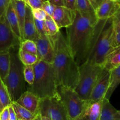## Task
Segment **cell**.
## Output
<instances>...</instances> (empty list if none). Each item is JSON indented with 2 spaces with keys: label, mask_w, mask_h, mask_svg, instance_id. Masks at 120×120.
<instances>
[{
  "label": "cell",
  "mask_w": 120,
  "mask_h": 120,
  "mask_svg": "<svg viewBox=\"0 0 120 120\" xmlns=\"http://www.w3.org/2000/svg\"><path fill=\"white\" fill-rule=\"evenodd\" d=\"M32 9V8H31ZM33 16L35 19L40 21H44L47 16V14L42 8L32 9Z\"/></svg>",
  "instance_id": "cell-31"
},
{
  "label": "cell",
  "mask_w": 120,
  "mask_h": 120,
  "mask_svg": "<svg viewBox=\"0 0 120 120\" xmlns=\"http://www.w3.org/2000/svg\"><path fill=\"white\" fill-rule=\"evenodd\" d=\"M76 10L82 12H95V10L89 0H77Z\"/></svg>",
  "instance_id": "cell-28"
},
{
  "label": "cell",
  "mask_w": 120,
  "mask_h": 120,
  "mask_svg": "<svg viewBox=\"0 0 120 120\" xmlns=\"http://www.w3.org/2000/svg\"><path fill=\"white\" fill-rule=\"evenodd\" d=\"M103 100L93 101L89 100L86 108L82 116L79 119L81 120H100Z\"/></svg>",
  "instance_id": "cell-16"
},
{
  "label": "cell",
  "mask_w": 120,
  "mask_h": 120,
  "mask_svg": "<svg viewBox=\"0 0 120 120\" xmlns=\"http://www.w3.org/2000/svg\"><path fill=\"white\" fill-rule=\"evenodd\" d=\"M44 1L43 0H26V4L32 9L42 8Z\"/></svg>",
  "instance_id": "cell-34"
},
{
  "label": "cell",
  "mask_w": 120,
  "mask_h": 120,
  "mask_svg": "<svg viewBox=\"0 0 120 120\" xmlns=\"http://www.w3.org/2000/svg\"><path fill=\"white\" fill-rule=\"evenodd\" d=\"M18 56L20 61L24 66L33 65L38 61L37 55L27 52L19 49L18 50Z\"/></svg>",
  "instance_id": "cell-25"
},
{
  "label": "cell",
  "mask_w": 120,
  "mask_h": 120,
  "mask_svg": "<svg viewBox=\"0 0 120 120\" xmlns=\"http://www.w3.org/2000/svg\"><path fill=\"white\" fill-rule=\"evenodd\" d=\"M0 100L4 108L9 106L12 103L7 87L1 78H0Z\"/></svg>",
  "instance_id": "cell-26"
},
{
  "label": "cell",
  "mask_w": 120,
  "mask_h": 120,
  "mask_svg": "<svg viewBox=\"0 0 120 120\" xmlns=\"http://www.w3.org/2000/svg\"><path fill=\"white\" fill-rule=\"evenodd\" d=\"M112 47L114 49L120 47V27H114L112 36Z\"/></svg>",
  "instance_id": "cell-30"
},
{
  "label": "cell",
  "mask_w": 120,
  "mask_h": 120,
  "mask_svg": "<svg viewBox=\"0 0 120 120\" xmlns=\"http://www.w3.org/2000/svg\"><path fill=\"white\" fill-rule=\"evenodd\" d=\"M35 71L34 83L27 90L40 99L52 97L57 94V85L52 64L38 60L33 65Z\"/></svg>",
  "instance_id": "cell-3"
},
{
  "label": "cell",
  "mask_w": 120,
  "mask_h": 120,
  "mask_svg": "<svg viewBox=\"0 0 120 120\" xmlns=\"http://www.w3.org/2000/svg\"><path fill=\"white\" fill-rule=\"evenodd\" d=\"M48 1L56 7H64V0H48Z\"/></svg>",
  "instance_id": "cell-40"
},
{
  "label": "cell",
  "mask_w": 120,
  "mask_h": 120,
  "mask_svg": "<svg viewBox=\"0 0 120 120\" xmlns=\"http://www.w3.org/2000/svg\"><path fill=\"white\" fill-rule=\"evenodd\" d=\"M8 109H9V120H16V114L11 104L8 106Z\"/></svg>",
  "instance_id": "cell-39"
},
{
  "label": "cell",
  "mask_w": 120,
  "mask_h": 120,
  "mask_svg": "<svg viewBox=\"0 0 120 120\" xmlns=\"http://www.w3.org/2000/svg\"><path fill=\"white\" fill-rule=\"evenodd\" d=\"M111 1H114V2H118L119 1V0H111Z\"/></svg>",
  "instance_id": "cell-45"
},
{
  "label": "cell",
  "mask_w": 120,
  "mask_h": 120,
  "mask_svg": "<svg viewBox=\"0 0 120 120\" xmlns=\"http://www.w3.org/2000/svg\"><path fill=\"white\" fill-rule=\"evenodd\" d=\"M16 1H24V2H25L26 3V0H16Z\"/></svg>",
  "instance_id": "cell-46"
},
{
  "label": "cell",
  "mask_w": 120,
  "mask_h": 120,
  "mask_svg": "<svg viewBox=\"0 0 120 120\" xmlns=\"http://www.w3.org/2000/svg\"><path fill=\"white\" fill-rule=\"evenodd\" d=\"M10 53L9 51L0 52V78L4 81L10 68Z\"/></svg>",
  "instance_id": "cell-21"
},
{
  "label": "cell",
  "mask_w": 120,
  "mask_h": 120,
  "mask_svg": "<svg viewBox=\"0 0 120 120\" xmlns=\"http://www.w3.org/2000/svg\"><path fill=\"white\" fill-rule=\"evenodd\" d=\"M57 94L65 107L69 119L79 118L86 108L89 100H83L75 89L68 87H57Z\"/></svg>",
  "instance_id": "cell-7"
},
{
  "label": "cell",
  "mask_w": 120,
  "mask_h": 120,
  "mask_svg": "<svg viewBox=\"0 0 120 120\" xmlns=\"http://www.w3.org/2000/svg\"><path fill=\"white\" fill-rule=\"evenodd\" d=\"M114 25L112 17L107 19L98 36L92 53L86 62L104 66L109 55L116 49L112 47Z\"/></svg>",
  "instance_id": "cell-5"
},
{
  "label": "cell",
  "mask_w": 120,
  "mask_h": 120,
  "mask_svg": "<svg viewBox=\"0 0 120 120\" xmlns=\"http://www.w3.org/2000/svg\"><path fill=\"white\" fill-rule=\"evenodd\" d=\"M23 76L25 81L29 85L34 83L35 79V71L33 65H25L23 67Z\"/></svg>",
  "instance_id": "cell-29"
},
{
  "label": "cell",
  "mask_w": 120,
  "mask_h": 120,
  "mask_svg": "<svg viewBox=\"0 0 120 120\" xmlns=\"http://www.w3.org/2000/svg\"><path fill=\"white\" fill-rule=\"evenodd\" d=\"M104 67L85 62L79 66V77L75 90L80 97L89 100L93 89L101 74Z\"/></svg>",
  "instance_id": "cell-6"
},
{
  "label": "cell",
  "mask_w": 120,
  "mask_h": 120,
  "mask_svg": "<svg viewBox=\"0 0 120 120\" xmlns=\"http://www.w3.org/2000/svg\"><path fill=\"white\" fill-rule=\"evenodd\" d=\"M118 3H119V4H120V0H119V1H118Z\"/></svg>",
  "instance_id": "cell-49"
},
{
  "label": "cell",
  "mask_w": 120,
  "mask_h": 120,
  "mask_svg": "<svg viewBox=\"0 0 120 120\" xmlns=\"http://www.w3.org/2000/svg\"><path fill=\"white\" fill-rule=\"evenodd\" d=\"M76 10L69 9L65 7H56L52 18L59 28H68L74 22Z\"/></svg>",
  "instance_id": "cell-12"
},
{
  "label": "cell",
  "mask_w": 120,
  "mask_h": 120,
  "mask_svg": "<svg viewBox=\"0 0 120 120\" xmlns=\"http://www.w3.org/2000/svg\"><path fill=\"white\" fill-rule=\"evenodd\" d=\"M41 99L31 92L25 91L15 102L24 107L34 114H38L39 106Z\"/></svg>",
  "instance_id": "cell-13"
},
{
  "label": "cell",
  "mask_w": 120,
  "mask_h": 120,
  "mask_svg": "<svg viewBox=\"0 0 120 120\" xmlns=\"http://www.w3.org/2000/svg\"><path fill=\"white\" fill-rule=\"evenodd\" d=\"M118 112H119L120 114V110H118Z\"/></svg>",
  "instance_id": "cell-48"
},
{
  "label": "cell",
  "mask_w": 120,
  "mask_h": 120,
  "mask_svg": "<svg viewBox=\"0 0 120 120\" xmlns=\"http://www.w3.org/2000/svg\"><path fill=\"white\" fill-rule=\"evenodd\" d=\"M119 65H120V47L109 55L103 67L108 70L111 71Z\"/></svg>",
  "instance_id": "cell-23"
},
{
  "label": "cell",
  "mask_w": 120,
  "mask_h": 120,
  "mask_svg": "<svg viewBox=\"0 0 120 120\" xmlns=\"http://www.w3.org/2000/svg\"><path fill=\"white\" fill-rule=\"evenodd\" d=\"M50 38L55 51L52 65L57 87L75 89L79 77V66L71 55L66 39L60 32Z\"/></svg>",
  "instance_id": "cell-2"
},
{
  "label": "cell",
  "mask_w": 120,
  "mask_h": 120,
  "mask_svg": "<svg viewBox=\"0 0 120 120\" xmlns=\"http://www.w3.org/2000/svg\"><path fill=\"white\" fill-rule=\"evenodd\" d=\"M11 0H0V15L5 13L8 5L10 3Z\"/></svg>",
  "instance_id": "cell-36"
},
{
  "label": "cell",
  "mask_w": 120,
  "mask_h": 120,
  "mask_svg": "<svg viewBox=\"0 0 120 120\" xmlns=\"http://www.w3.org/2000/svg\"><path fill=\"white\" fill-rule=\"evenodd\" d=\"M19 49L37 55V47L35 41L30 40H25L21 42Z\"/></svg>",
  "instance_id": "cell-27"
},
{
  "label": "cell",
  "mask_w": 120,
  "mask_h": 120,
  "mask_svg": "<svg viewBox=\"0 0 120 120\" xmlns=\"http://www.w3.org/2000/svg\"><path fill=\"white\" fill-rule=\"evenodd\" d=\"M23 36L25 40H30L36 41L39 38V35L35 28L34 18L32 9L28 4L26 8V15L23 26Z\"/></svg>",
  "instance_id": "cell-15"
},
{
  "label": "cell",
  "mask_w": 120,
  "mask_h": 120,
  "mask_svg": "<svg viewBox=\"0 0 120 120\" xmlns=\"http://www.w3.org/2000/svg\"></svg>",
  "instance_id": "cell-50"
},
{
  "label": "cell",
  "mask_w": 120,
  "mask_h": 120,
  "mask_svg": "<svg viewBox=\"0 0 120 120\" xmlns=\"http://www.w3.org/2000/svg\"><path fill=\"white\" fill-rule=\"evenodd\" d=\"M38 113L51 120H69L66 108L58 94L52 97L41 99Z\"/></svg>",
  "instance_id": "cell-8"
},
{
  "label": "cell",
  "mask_w": 120,
  "mask_h": 120,
  "mask_svg": "<svg viewBox=\"0 0 120 120\" xmlns=\"http://www.w3.org/2000/svg\"><path fill=\"white\" fill-rule=\"evenodd\" d=\"M13 6L14 7L16 16L19 21L20 31H21V36L22 41L24 40L23 36V26H24L25 19L26 15V8L27 4L23 1H16V0H11Z\"/></svg>",
  "instance_id": "cell-19"
},
{
  "label": "cell",
  "mask_w": 120,
  "mask_h": 120,
  "mask_svg": "<svg viewBox=\"0 0 120 120\" xmlns=\"http://www.w3.org/2000/svg\"><path fill=\"white\" fill-rule=\"evenodd\" d=\"M89 1L91 4L92 7H93L94 9L96 10L98 8V6L100 5V4L101 3L103 0H89Z\"/></svg>",
  "instance_id": "cell-41"
},
{
  "label": "cell",
  "mask_w": 120,
  "mask_h": 120,
  "mask_svg": "<svg viewBox=\"0 0 120 120\" xmlns=\"http://www.w3.org/2000/svg\"><path fill=\"white\" fill-rule=\"evenodd\" d=\"M21 41L10 28L5 13L0 15V52L9 51L14 47H19Z\"/></svg>",
  "instance_id": "cell-9"
},
{
  "label": "cell",
  "mask_w": 120,
  "mask_h": 120,
  "mask_svg": "<svg viewBox=\"0 0 120 120\" xmlns=\"http://www.w3.org/2000/svg\"><path fill=\"white\" fill-rule=\"evenodd\" d=\"M0 120H9L8 107L4 108L3 110L0 112Z\"/></svg>",
  "instance_id": "cell-38"
},
{
  "label": "cell",
  "mask_w": 120,
  "mask_h": 120,
  "mask_svg": "<svg viewBox=\"0 0 120 120\" xmlns=\"http://www.w3.org/2000/svg\"><path fill=\"white\" fill-rule=\"evenodd\" d=\"M18 47L11 48L10 68L9 73L4 80L12 102L16 101L26 91L25 81L23 76L24 65L21 62L18 56Z\"/></svg>",
  "instance_id": "cell-4"
},
{
  "label": "cell",
  "mask_w": 120,
  "mask_h": 120,
  "mask_svg": "<svg viewBox=\"0 0 120 120\" xmlns=\"http://www.w3.org/2000/svg\"><path fill=\"white\" fill-rule=\"evenodd\" d=\"M34 120H42V117H41V115L40 114H38L36 115V116L35 117V118L34 119Z\"/></svg>",
  "instance_id": "cell-42"
},
{
  "label": "cell",
  "mask_w": 120,
  "mask_h": 120,
  "mask_svg": "<svg viewBox=\"0 0 120 120\" xmlns=\"http://www.w3.org/2000/svg\"><path fill=\"white\" fill-rule=\"evenodd\" d=\"M12 106L15 111L16 120H34L37 114H34L29 111L22 107L16 102H12Z\"/></svg>",
  "instance_id": "cell-22"
},
{
  "label": "cell",
  "mask_w": 120,
  "mask_h": 120,
  "mask_svg": "<svg viewBox=\"0 0 120 120\" xmlns=\"http://www.w3.org/2000/svg\"><path fill=\"white\" fill-rule=\"evenodd\" d=\"M44 22V28L46 35L49 37L55 36L59 32V28L52 16L47 15Z\"/></svg>",
  "instance_id": "cell-24"
},
{
  "label": "cell",
  "mask_w": 120,
  "mask_h": 120,
  "mask_svg": "<svg viewBox=\"0 0 120 120\" xmlns=\"http://www.w3.org/2000/svg\"><path fill=\"white\" fill-rule=\"evenodd\" d=\"M55 8H56V6L51 4L48 1H44L42 7V8L46 13L47 15L50 16H52Z\"/></svg>",
  "instance_id": "cell-33"
},
{
  "label": "cell",
  "mask_w": 120,
  "mask_h": 120,
  "mask_svg": "<svg viewBox=\"0 0 120 120\" xmlns=\"http://www.w3.org/2000/svg\"><path fill=\"white\" fill-rule=\"evenodd\" d=\"M120 84V65L110 71V84L105 98L110 99L113 92Z\"/></svg>",
  "instance_id": "cell-20"
},
{
  "label": "cell",
  "mask_w": 120,
  "mask_h": 120,
  "mask_svg": "<svg viewBox=\"0 0 120 120\" xmlns=\"http://www.w3.org/2000/svg\"><path fill=\"white\" fill-rule=\"evenodd\" d=\"M106 20H98L95 12H82L76 10L74 22L66 28V41L79 66L85 63L91 54Z\"/></svg>",
  "instance_id": "cell-1"
},
{
  "label": "cell",
  "mask_w": 120,
  "mask_h": 120,
  "mask_svg": "<svg viewBox=\"0 0 120 120\" xmlns=\"http://www.w3.org/2000/svg\"><path fill=\"white\" fill-rule=\"evenodd\" d=\"M110 71L103 68L101 74L95 84L90 95L89 100L100 101L105 98L110 84Z\"/></svg>",
  "instance_id": "cell-11"
},
{
  "label": "cell",
  "mask_w": 120,
  "mask_h": 120,
  "mask_svg": "<svg viewBox=\"0 0 120 120\" xmlns=\"http://www.w3.org/2000/svg\"><path fill=\"white\" fill-rule=\"evenodd\" d=\"M77 0H64V7L72 10H76V5Z\"/></svg>",
  "instance_id": "cell-37"
},
{
  "label": "cell",
  "mask_w": 120,
  "mask_h": 120,
  "mask_svg": "<svg viewBox=\"0 0 120 120\" xmlns=\"http://www.w3.org/2000/svg\"><path fill=\"white\" fill-rule=\"evenodd\" d=\"M100 120H120V114L110 102L104 98L102 102V108Z\"/></svg>",
  "instance_id": "cell-18"
},
{
  "label": "cell",
  "mask_w": 120,
  "mask_h": 120,
  "mask_svg": "<svg viewBox=\"0 0 120 120\" xmlns=\"http://www.w3.org/2000/svg\"><path fill=\"white\" fill-rule=\"evenodd\" d=\"M4 108H5L4 107L3 105H2V102H1V100H0V112H1L2 110H3Z\"/></svg>",
  "instance_id": "cell-43"
},
{
  "label": "cell",
  "mask_w": 120,
  "mask_h": 120,
  "mask_svg": "<svg viewBox=\"0 0 120 120\" xmlns=\"http://www.w3.org/2000/svg\"><path fill=\"white\" fill-rule=\"evenodd\" d=\"M35 43L37 47L38 60L52 64L55 51L51 38L47 35L39 36Z\"/></svg>",
  "instance_id": "cell-10"
},
{
  "label": "cell",
  "mask_w": 120,
  "mask_h": 120,
  "mask_svg": "<svg viewBox=\"0 0 120 120\" xmlns=\"http://www.w3.org/2000/svg\"><path fill=\"white\" fill-rule=\"evenodd\" d=\"M41 117H42V120H51L50 118L46 117V116H41Z\"/></svg>",
  "instance_id": "cell-44"
},
{
  "label": "cell",
  "mask_w": 120,
  "mask_h": 120,
  "mask_svg": "<svg viewBox=\"0 0 120 120\" xmlns=\"http://www.w3.org/2000/svg\"><path fill=\"white\" fill-rule=\"evenodd\" d=\"M69 120H81L80 119H77V120H71V119H69Z\"/></svg>",
  "instance_id": "cell-47"
},
{
  "label": "cell",
  "mask_w": 120,
  "mask_h": 120,
  "mask_svg": "<svg viewBox=\"0 0 120 120\" xmlns=\"http://www.w3.org/2000/svg\"><path fill=\"white\" fill-rule=\"evenodd\" d=\"M5 16L8 24L10 26V28H11L13 32L17 36V38L20 40V41L22 42V36H21L18 19L16 16V12H15L14 6L12 4L11 1L7 7V9L5 12Z\"/></svg>",
  "instance_id": "cell-17"
},
{
  "label": "cell",
  "mask_w": 120,
  "mask_h": 120,
  "mask_svg": "<svg viewBox=\"0 0 120 120\" xmlns=\"http://www.w3.org/2000/svg\"><path fill=\"white\" fill-rule=\"evenodd\" d=\"M34 21H35V28H36V31L39 35V36H43L46 35L45 31L43 21H40V20H38L34 18Z\"/></svg>",
  "instance_id": "cell-32"
},
{
  "label": "cell",
  "mask_w": 120,
  "mask_h": 120,
  "mask_svg": "<svg viewBox=\"0 0 120 120\" xmlns=\"http://www.w3.org/2000/svg\"><path fill=\"white\" fill-rule=\"evenodd\" d=\"M114 27H120V7L114 15L112 16Z\"/></svg>",
  "instance_id": "cell-35"
},
{
  "label": "cell",
  "mask_w": 120,
  "mask_h": 120,
  "mask_svg": "<svg viewBox=\"0 0 120 120\" xmlns=\"http://www.w3.org/2000/svg\"><path fill=\"white\" fill-rule=\"evenodd\" d=\"M120 7V4L111 0H103L98 8L95 10L98 20H104L111 18Z\"/></svg>",
  "instance_id": "cell-14"
}]
</instances>
